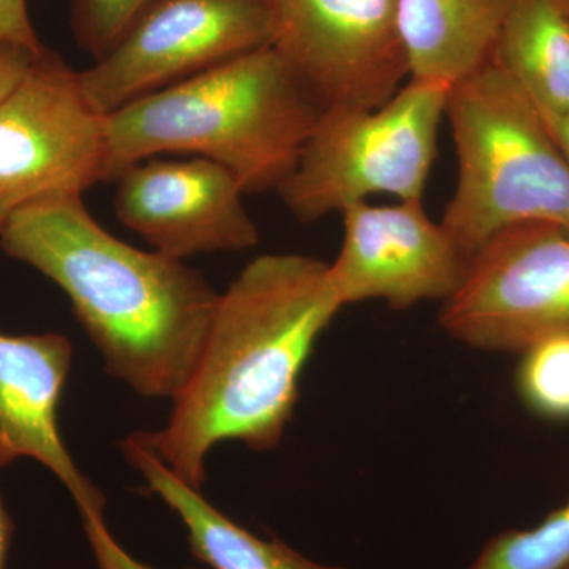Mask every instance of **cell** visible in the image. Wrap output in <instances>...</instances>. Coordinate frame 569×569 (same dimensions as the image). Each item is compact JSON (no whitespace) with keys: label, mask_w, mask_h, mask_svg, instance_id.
Listing matches in <instances>:
<instances>
[{"label":"cell","mask_w":569,"mask_h":569,"mask_svg":"<svg viewBox=\"0 0 569 569\" xmlns=\"http://www.w3.org/2000/svg\"><path fill=\"white\" fill-rule=\"evenodd\" d=\"M342 307L325 261L299 253L254 258L220 295L203 351L167 426L141 432L149 447L200 490L216 445L279 447L307 359Z\"/></svg>","instance_id":"1"},{"label":"cell","mask_w":569,"mask_h":569,"mask_svg":"<svg viewBox=\"0 0 569 569\" xmlns=\"http://www.w3.org/2000/svg\"><path fill=\"white\" fill-rule=\"evenodd\" d=\"M0 249L69 296L111 377L142 397L179 396L220 298L201 272L108 233L82 193L54 194L13 213Z\"/></svg>","instance_id":"2"},{"label":"cell","mask_w":569,"mask_h":569,"mask_svg":"<svg viewBox=\"0 0 569 569\" xmlns=\"http://www.w3.org/2000/svg\"><path fill=\"white\" fill-rule=\"evenodd\" d=\"M321 112L282 56L260 48L108 114L103 182L176 152L223 164L244 193L277 190Z\"/></svg>","instance_id":"3"},{"label":"cell","mask_w":569,"mask_h":569,"mask_svg":"<svg viewBox=\"0 0 569 569\" xmlns=\"http://www.w3.org/2000/svg\"><path fill=\"white\" fill-rule=\"evenodd\" d=\"M459 162L445 230L470 260L492 236L520 223L569 233V159L545 116L492 58L448 91Z\"/></svg>","instance_id":"4"},{"label":"cell","mask_w":569,"mask_h":569,"mask_svg":"<svg viewBox=\"0 0 569 569\" xmlns=\"http://www.w3.org/2000/svg\"><path fill=\"white\" fill-rule=\"evenodd\" d=\"M448 89L410 80L376 110H326L277 193L299 222L372 194L422 201Z\"/></svg>","instance_id":"5"},{"label":"cell","mask_w":569,"mask_h":569,"mask_svg":"<svg viewBox=\"0 0 569 569\" xmlns=\"http://www.w3.org/2000/svg\"><path fill=\"white\" fill-rule=\"evenodd\" d=\"M272 39L271 0H151L111 51L78 73L93 110L108 116Z\"/></svg>","instance_id":"6"},{"label":"cell","mask_w":569,"mask_h":569,"mask_svg":"<svg viewBox=\"0 0 569 569\" xmlns=\"http://www.w3.org/2000/svg\"><path fill=\"white\" fill-rule=\"evenodd\" d=\"M107 116L86 99L80 73L44 48L0 100V231L26 206L103 182Z\"/></svg>","instance_id":"7"},{"label":"cell","mask_w":569,"mask_h":569,"mask_svg":"<svg viewBox=\"0 0 569 569\" xmlns=\"http://www.w3.org/2000/svg\"><path fill=\"white\" fill-rule=\"evenodd\" d=\"M438 321L468 347L507 353L569 335L568 231L520 223L492 236L468 260Z\"/></svg>","instance_id":"8"},{"label":"cell","mask_w":569,"mask_h":569,"mask_svg":"<svg viewBox=\"0 0 569 569\" xmlns=\"http://www.w3.org/2000/svg\"><path fill=\"white\" fill-rule=\"evenodd\" d=\"M274 48L326 110H376L410 77L396 0H271Z\"/></svg>","instance_id":"9"},{"label":"cell","mask_w":569,"mask_h":569,"mask_svg":"<svg viewBox=\"0 0 569 569\" xmlns=\"http://www.w3.org/2000/svg\"><path fill=\"white\" fill-rule=\"evenodd\" d=\"M342 249L329 264L343 306L381 299L392 309L455 295L468 260L443 224L427 216L422 201L343 209Z\"/></svg>","instance_id":"10"},{"label":"cell","mask_w":569,"mask_h":569,"mask_svg":"<svg viewBox=\"0 0 569 569\" xmlns=\"http://www.w3.org/2000/svg\"><path fill=\"white\" fill-rule=\"evenodd\" d=\"M116 182V216L164 257L183 261L258 244L241 183L213 160H142Z\"/></svg>","instance_id":"11"},{"label":"cell","mask_w":569,"mask_h":569,"mask_svg":"<svg viewBox=\"0 0 569 569\" xmlns=\"http://www.w3.org/2000/svg\"><path fill=\"white\" fill-rule=\"evenodd\" d=\"M73 347L58 332H0V470L37 460L69 490L78 511L104 509L103 493L78 470L63 445L58 408Z\"/></svg>","instance_id":"12"},{"label":"cell","mask_w":569,"mask_h":569,"mask_svg":"<svg viewBox=\"0 0 569 569\" xmlns=\"http://www.w3.org/2000/svg\"><path fill=\"white\" fill-rule=\"evenodd\" d=\"M509 6L511 0H396L410 80L449 91L481 69Z\"/></svg>","instance_id":"13"},{"label":"cell","mask_w":569,"mask_h":569,"mask_svg":"<svg viewBox=\"0 0 569 569\" xmlns=\"http://www.w3.org/2000/svg\"><path fill=\"white\" fill-rule=\"evenodd\" d=\"M121 448L130 466L140 471L148 488L179 516L187 530L190 550L201 563L212 569H346L317 563L279 538L266 541L238 526L212 507L201 496L200 489L176 477L149 447L141 432L127 437Z\"/></svg>","instance_id":"14"},{"label":"cell","mask_w":569,"mask_h":569,"mask_svg":"<svg viewBox=\"0 0 569 569\" xmlns=\"http://www.w3.org/2000/svg\"><path fill=\"white\" fill-rule=\"evenodd\" d=\"M493 59L542 114H569V13L560 0H511Z\"/></svg>","instance_id":"15"},{"label":"cell","mask_w":569,"mask_h":569,"mask_svg":"<svg viewBox=\"0 0 569 569\" xmlns=\"http://www.w3.org/2000/svg\"><path fill=\"white\" fill-rule=\"evenodd\" d=\"M569 567V501L530 530L490 539L468 569H565Z\"/></svg>","instance_id":"16"},{"label":"cell","mask_w":569,"mask_h":569,"mask_svg":"<svg viewBox=\"0 0 569 569\" xmlns=\"http://www.w3.org/2000/svg\"><path fill=\"white\" fill-rule=\"evenodd\" d=\"M522 355L518 388L523 402L539 417L569 419V335L539 340Z\"/></svg>","instance_id":"17"},{"label":"cell","mask_w":569,"mask_h":569,"mask_svg":"<svg viewBox=\"0 0 569 569\" xmlns=\"http://www.w3.org/2000/svg\"><path fill=\"white\" fill-rule=\"evenodd\" d=\"M151 0H71L73 39L93 62L118 43L134 18Z\"/></svg>","instance_id":"18"},{"label":"cell","mask_w":569,"mask_h":569,"mask_svg":"<svg viewBox=\"0 0 569 569\" xmlns=\"http://www.w3.org/2000/svg\"><path fill=\"white\" fill-rule=\"evenodd\" d=\"M86 538L100 569H156L134 560L126 549L116 541L103 520V509L81 511Z\"/></svg>","instance_id":"19"},{"label":"cell","mask_w":569,"mask_h":569,"mask_svg":"<svg viewBox=\"0 0 569 569\" xmlns=\"http://www.w3.org/2000/svg\"><path fill=\"white\" fill-rule=\"evenodd\" d=\"M0 40L36 52L47 48L33 29L28 0H0Z\"/></svg>","instance_id":"20"},{"label":"cell","mask_w":569,"mask_h":569,"mask_svg":"<svg viewBox=\"0 0 569 569\" xmlns=\"http://www.w3.org/2000/svg\"><path fill=\"white\" fill-rule=\"evenodd\" d=\"M40 52L0 40V100L20 84Z\"/></svg>","instance_id":"21"},{"label":"cell","mask_w":569,"mask_h":569,"mask_svg":"<svg viewBox=\"0 0 569 569\" xmlns=\"http://www.w3.org/2000/svg\"><path fill=\"white\" fill-rule=\"evenodd\" d=\"M11 537H13V522H11L9 511H7L2 496H0V569L7 567Z\"/></svg>","instance_id":"22"},{"label":"cell","mask_w":569,"mask_h":569,"mask_svg":"<svg viewBox=\"0 0 569 569\" xmlns=\"http://www.w3.org/2000/svg\"><path fill=\"white\" fill-rule=\"evenodd\" d=\"M545 116L550 133L553 134L556 141L559 142L561 151L567 153L569 159V114L563 116Z\"/></svg>","instance_id":"23"},{"label":"cell","mask_w":569,"mask_h":569,"mask_svg":"<svg viewBox=\"0 0 569 569\" xmlns=\"http://www.w3.org/2000/svg\"><path fill=\"white\" fill-rule=\"evenodd\" d=\"M561 6L565 7V10L569 13V0H560Z\"/></svg>","instance_id":"24"},{"label":"cell","mask_w":569,"mask_h":569,"mask_svg":"<svg viewBox=\"0 0 569 569\" xmlns=\"http://www.w3.org/2000/svg\"><path fill=\"white\" fill-rule=\"evenodd\" d=\"M565 569H569V567L565 568Z\"/></svg>","instance_id":"25"}]
</instances>
